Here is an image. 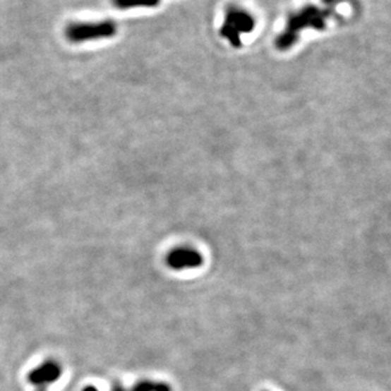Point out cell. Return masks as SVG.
<instances>
[{
    "label": "cell",
    "instance_id": "obj_1",
    "mask_svg": "<svg viewBox=\"0 0 391 391\" xmlns=\"http://www.w3.org/2000/svg\"><path fill=\"white\" fill-rule=\"evenodd\" d=\"M117 31L119 25L109 19L100 22H74L65 28V37L71 44H83L114 37Z\"/></svg>",
    "mask_w": 391,
    "mask_h": 391
},
{
    "label": "cell",
    "instance_id": "obj_2",
    "mask_svg": "<svg viewBox=\"0 0 391 391\" xmlns=\"http://www.w3.org/2000/svg\"><path fill=\"white\" fill-rule=\"evenodd\" d=\"M255 27L252 14L236 6H227L225 20L221 25V37L227 38L233 47L241 46V33H251Z\"/></svg>",
    "mask_w": 391,
    "mask_h": 391
},
{
    "label": "cell",
    "instance_id": "obj_3",
    "mask_svg": "<svg viewBox=\"0 0 391 391\" xmlns=\"http://www.w3.org/2000/svg\"><path fill=\"white\" fill-rule=\"evenodd\" d=\"M167 263L173 270H184V268H196L203 263V259L200 253L190 248H178L168 254Z\"/></svg>",
    "mask_w": 391,
    "mask_h": 391
},
{
    "label": "cell",
    "instance_id": "obj_4",
    "mask_svg": "<svg viewBox=\"0 0 391 391\" xmlns=\"http://www.w3.org/2000/svg\"><path fill=\"white\" fill-rule=\"evenodd\" d=\"M61 375V368L54 361H47L44 365L32 370L28 373V383L32 385L44 386L49 383L56 381Z\"/></svg>",
    "mask_w": 391,
    "mask_h": 391
},
{
    "label": "cell",
    "instance_id": "obj_5",
    "mask_svg": "<svg viewBox=\"0 0 391 391\" xmlns=\"http://www.w3.org/2000/svg\"><path fill=\"white\" fill-rule=\"evenodd\" d=\"M112 3L119 9H131V8H154L160 4V0H112Z\"/></svg>",
    "mask_w": 391,
    "mask_h": 391
},
{
    "label": "cell",
    "instance_id": "obj_6",
    "mask_svg": "<svg viewBox=\"0 0 391 391\" xmlns=\"http://www.w3.org/2000/svg\"><path fill=\"white\" fill-rule=\"evenodd\" d=\"M131 391H172L171 386L163 383L152 381H140Z\"/></svg>",
    "mask_w": 391,
    "mask_h": 391
},
{
    "label": "cell",
    "instance_id": "obj_7",
    "mask_svg": "<svg viewBox=\"0 0 391 391\" xmlns=\"http://www.w3.org/2000/svg\"><path fill=\"white\" fill-rule=\"evenodd\" d=\"M112 391H126L122 386L119 385V384H116V385L112 387Z\"/></svg>",
    "mask_w": 391,
    "mask_h": 391
},
{
    "label": "cell",
    "instance_id": "obj_8",
    "mask_svg": "<svg viewBox=\"0 0 391 391\" xmlns=\"http://www.w3.org/2000/svg\"><path fill=\"white\" fill-rule=\"evenodd\" d=\"M83 391H98L95 387H93V386H88V387H85L84 390Z\"/></svg>",
    "mask_w": 391,
    "mask_h": 391
},
{
    "label": "cell",
    "instance_id": "obj_9",
    "mask_svg": "<svg viewBox=\"0 0 391 391\" xmlns=\"http://www.w3.org/2000/svg\"><path fill=\"white\" fill-rule=\"evenodd\" d=\"M36 391H46V386H40Z\"/></svg>",
    "mask_w": 391,
    "mask_h": 391
}]
</instances>
